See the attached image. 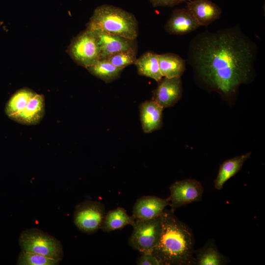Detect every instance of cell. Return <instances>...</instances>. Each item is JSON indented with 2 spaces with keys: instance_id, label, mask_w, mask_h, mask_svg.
<instances>
[{
  "instance_id": "21",
  "label": "cell",
  "mask_w": 265,
  "mask_h": 265,
  "mask_svg": "<svg viewBox=\"0 0 265 265\" xmlns=\"http://www.w3.org/2000/svg\"><path fill=\"white\" fill-rule=\"evenodd\" d=\"M135 218L129 215L126 210L122 207H118L106 212L101 229L104 232H110L121 229L130 225L133 226Z\"/></svg>"
},
{
  "instance_id": "5",
  "label": "cell",
  "mask_w": 265,
  "mask_h": 265,
  "mask_svg": "<svg viewBox=\"0 0 265 265\" xmlns=\"http://www.w3.org/2000/svg\"><path fill=\"white\" fill-rule=\"evenodd\" d=\"M128 244L141 253L152 252L162 230V214L148 219H135Z\"/></svg>"
},
{
  "instance_id": "15",
  "label": "cell",
  "mask_w": 265,
  "mask_h": 265,
  "mask_svg": "<svg viewBox=\"0 0 265 265\" xmlns=\"http://www.w3.org/2000/svg\"><path fill=\"white\" fill-rule=\"evenodd\" d=\"M196 265H225L229 264L230 259L218 249L215 240L210 239L203 247L194 250Z\"/></svg>"
},
{
  "instance_id": "26",
  "label": "cell",
  "mask_w": 265,
  "mask_h": 265,
  "mask_svg": "<svg viewBox=\"0 0 265 265\" xmlns=\"http://www.w3.org/2000/svg\"><path fill=\"white\" fill-rule=\"evenodd\" d=\"M152 5L157 7H172L190 0H149Z\"/></svg>"
},
{
  "instance_id": "12",
  "label": "cell",
  "mask_w": 265,
  "mask_h": 265,
  "mask_svg": "<svg viewBox=\"0 0 265 265\" xmlns=\"http://www.w3.org/2000/svg\"><path fill=\"white\" fill-rule=\"evenodd\" d=\"M200 26L193 15L187 8L174 10L164 26L165 31L170 34L185 35Z\"/></svg>"
},
{
  "instance_id": "4",
  "label": "cell",
  "mask_w": 265,
  "mask_h": 265,
  "mask_svg": "<svg viewBox=\"0 0 265 265\" xmlns=\"http://www.w3.org/2000/svg\"><path fill=\"white\" fill-rule=\"evenodd\" d=\"M19 242L22 250L42 255L60 261L62 246L57 239L39 229L32 228L23 232Z\"/></svg>"
},
{
  "instance_id": "17",
  "label": "cell",
  "mask_w": 265,
  "mask_h": 265,
  "mask_svg": "<svg viewBox=\"0 0 265 265\" xmlns=\"http://www.w3.org/2000/svg\"><path fill=\"white\" fill-rule=\"evenodd\" d=\"M251 155V152H250L223 161L219 166L217 177L214 181L215 188L222 190L225 183L241 169Z\"/></svg>"
},
{
  "instance_id": "10",
  "label": "cell",
  "mask_w": 265,
  "mask_h": 265,
  "mask_svg": "<svg viewBox=\"0 0 265 265\" xmlns=\"http://www.w3.org/2000/svg\"><path fill=\"white\" fill-rule=\"evenodd\" d=\"M153 91L152 100L163 108L171 107L181 98L183 92L181 78L163 77Z\"/></svg>"
},
{
  "instance_id": "18",
  "label": "cell",
  "mask_w": 265,
  "mask_h": 265,
  "mask_svg": "<svg viewBox=\"0 0 265 265\" xmlns=\"http://www.w3.org/2000/svg\"><path fill=\"white\" fill-rule=\"evenodd\" d=\"M159 64L162 77L168 78H181L186 69V61L172 53L159 54Z\"/></svg>"
},
{
  "instance_id": "3",
  "label": "cell",
  "mask_w": 265,
  "mask_h": 265,
  "mask_svg": "<svg viewBox=\"0 0 265 265\" xmlns=\"http://www.w3.org/2000/svg\"><path fill=\"white\" fill-rule=\"evenodd\" d=\"M91 30H99L130 39H136L138 23L135 16L110 4L96 7L86 25Z\"/></svg>"
},
{
  "instance_id": "6",
  "label": "cell",
  "mask_w": 265,
  "mask_h": 265,
  "mask_svg": "<svg viewBox=\"0 0 265 265\" xmlns=\"http://www.w3.org/2000/svg\"><path fill=\"white\" fill-rule=\"evenodd\" d=\"M68 53L78 65L86 69L100 60V53L95 32L86 28L72 40Z\"/></svg>"
},
{
  "instance_id": "1",
  "label": "cell",
  "mask_w": 265,
  "mask_h": 265,
  "mask_svg": "<svg viewBox=\"0 0 265 265\" xmlns=\"http://www.w3.org/2000/svg\"><path fill=\"white\" fill-rule=\"evenodd\" d=\"M258 51L256 43L239 26L207 30L189 42L187 62L204 84L230 98L240 85L251 80Z\"/></svg>"
},
{
  "instance_id": "11",
  "label": "cell",
  "mask_w": 265,
  "mask_h": 265,
  "mask_svg": "<svg viewBox=\"0 0 265 265\" xmlns=\"http://www.w3.org/2000/svg\"><path fill=\"white\" fill-rule=\"evenodd\" d=\"M168 206H170L168 198L164 199L154 195L143 196L134 203L132 215L135 219L153 218L161 215Z\"/></svg>"
},
{
  "instance_id": "23",
  "label": "cell",
  "mask_w": 265,
  "mask_h": 265,
  "mask_svg": "<svg viewBox=\"0 0 265 265\" xmlns=\"http://www.w3.org/2000/svg\"><path fill=\"white\" fill-rule=\"evenodd\" d=\"M59 261L37 253L22 250L17 264L19 265H56Z\"/></svg>"
},
{
  "instance_id": "13",
  "label": "cell",
  "mask_w": 265,
  "mask_h": 265,
  "mask_svg": "<svg viewBox=\"0 0 265 265\" xmlns=\"http://www.w3.org/2000/svg\"><path fill=\"white\" fill-rule=\"evenodd\" d=\"M186 8L194 17L200 26H208L220 17L222 11L210 0H193L187 2Z\"/></svg>"
},
{
  "instance_id": "16",
  "label": "cell",
  "mask_w": 265,
  "mask_h": 265,
  "mask_svg": "<svg viewBox=\"0 0 265 265\" xmlns=\"http://www.w3.org/2000/svg\"><path fill=\"white\" fill-rule=\"evenodd\" d=\"M45 113V98L37 93L32 97L16 122L25 125H35L43 119Z\"/></svg>"
},
{
  "instance_id": "14",
  "label": "cell",
  "mask_w": 265,
  "mask_h": 265,
  "mask_svg": "<svg viewBox=\"0 0 265 265\" xmlns=\"http://www.w3.org/2000/svg\"><path fill=\"white\" fill-rule=\"evenodd\" d=\"M163 109L152 99L143 102L140 105V119L145 133H151L160 129L162 125Z\"/></svg>"
},
{
  "instance_id": "8",
  "label": "cell",
  "mask_w": 265,
  "mask_h": 265,
  "mask_svg": "<svg viewBox=\"0 0 265 265\" xmlns=\"http://www.w3.org/2000/svg\"><path fill=\"white\" fill-rule=\"evenodd\" d=\"M169 189V206L174 212L181 206L200 201L204 192L200 182L191 179L176 181L171 185Z\"/></svg>"
},
{
  "instance_id": "7",
  "label": "cell",
  "mask_w": 265,
  "mask_h": 265,
  "mask_svg": "<svg viewBox=\"0 0 265 265\" xmlns=\"http://www.w3.org/2000/svg\"><path fill=\"white\" fill-rule=\"evenodd\" d=\"M106 212L105 205L102 203L85 201L76 206L74 222L80 231L92 234L101 228Z\"/></svg>"
},
{
  "instance_id": "9",
  "label": "cell",
  "mask_w": 265,
  "mask_h": 265,
  "mask_svg": "<svg viewBox=\"0 0 265 265\" xmlns=\"http://www.w3.org/2000/svg\"><path fill=\"white\" fill-rule=\"evenodd\" d=\"M96 36L100 53V59L121 51H137L136 39H130L99 30H93Z\"/></svg>"
},
{
  "instance_id": "24",
  "label": "cell",
  "mask_w": 265,
  "mask_h": 265,
  "mask_svg": "<svg viewBox=\"0 0 265 265\" xmlns=\"http://www.w3.org/2000/svg\"><path fill=\"white\" fill-rule=\"evenodd\" d=\"M137 52L133 50L121 51L115 53L106 59L114 66L124 69L134 64L137 58Z\"/></svg>"
},
{
  "instance_id": "22",
  "label": "cell",
  "mask_w": 265,
  "mask_h": 265,
  "mask_svg": "<svg viewBox=\"0 0 265 265\" xmlns=\"http://www.w3.org/2000/svg\"><path fill=\"white\" fill-rule=\"evenodd\" d=\"M86 69L96 78L109 83L118 79L124 69L114 66L106 59H100Z\"/></svg>"
},
{
  "instance_id": "20",
  "label": "cell",
  "mask_w": 265,
  "mask_h": 265,
  "mask_svg": "<svg viewBox=\"0 0 265 265\" xmlns=\"http://www.w3.org/2000/svg\"><path fill=\"white\" fill-rule=\"evenodd\" d=\"M35 93L28 88H21L16 91L6 104V115L12 120L17 122L29 101Z\"/></svg>"
},
{
  "instance_id": "19",
  "label": "cell",
  "mask_w": 265,
  "mask_h": 265,
  "mask_svg": "<svg viewBox=\"0 0 265 265\" xmlns=\"http://www.w3.org/2000/svg\"><path fill=\"white\" fill-rule=\"evenodd\" d=\"M138 75L159 82L163 78L159 64V54L149 51L137 58L134 64Z\"/></svg>"
},
{
  "instance_id": "25",
  "label": "cell",
  "mask_w": 265,
  "mask_h": 265,
  "mask_svg": "<svg viewBox=\"0 0 265 265\" xmlns=\"http://www.w3.org/2000/svg\"><path fill=\"white\" fill-rule=\"evenodd\" d=\"M137 265H161L159 261L152 252L142 253L136 260Z\"/></svg>"
},
{
  "instance_id": "2",
  "label": "cell",
  "mask_w": 265,
  "mask_h": 265,
  "mask_svg": "<svg viewBox=\"0 0 265 265\" xmlns=\"http://www.w3.org/2000/svg\"><path fill=\"white\" fill-rule=\"evenodd\" d=\"M174 212L164 209L161 236L152 253L161 265H195L193 233Z\"/></svg>"
}]
</instances>
